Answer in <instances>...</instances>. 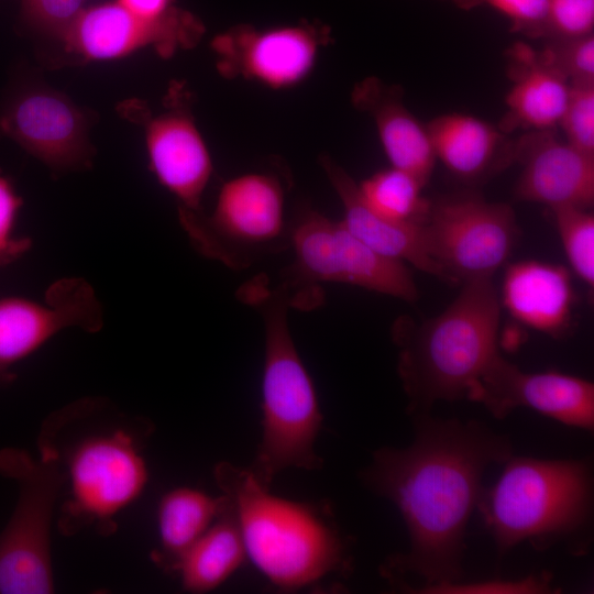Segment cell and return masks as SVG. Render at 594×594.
Segmentation results:
<instances>
[{
    "label": "cell",
    "mask_w": 594,
    "mask_h": 594,
    "mask_svg": "<svg viewBox=\"0 0 594 594\" xmlns=\"http://www.w3.org/2000/svg\"><path fill=\"white\" fill-rule=\"evenodd\" d=\"M473 2L474 0H463ZM513 21L514 26L529 35H544L549 0H476Z\"/></svg>",
    "instance_id": "obj_33"
},
{
    "label": "cell",
    "mask_w": 594,
    "mask_h": 594,
    "mask_svg": "<svg viewBox=\"0 0 594 594\" xmlns=\"http://www.w3.org/2000/svg\"><path fill=\"white\" fill-rule=\"evenodd\" d=\"M84 0H22V15L34 29L63 40L81 11Z\"/></svg>",
    "instance_id": "obj_29"
},
{
    "label": "cell",
    "mask_w": 594,
    "mask_h": 594,
    "mask_svg": "<svg viewBox=\"0 0 594 594\" xmlns=\"http://www.w3.org/2000/svg\"><path fill=\"white\" fill-rule=\"evenodd\" d=\"M213 476L243 539L246 558L277 588L298 591L353 569L350 539L331 506L271 493L249 468L218 463Z\"/></svg>",
    "instance_id": "obj_2"
},
{
    "label": "cell",
    "mask_w": 594,
    "mask_h": 594,
    "mask_svg": "<svg viewBox=\"0 0 594 594\" xmlns=\"http://www.w3.org/2000/svg\"><path fill=\"white\" fill-rule=\"evenodd\" d=\"M573 293L566 271L538 261L507 267L503 305L518 321L556 337L568 327Z\"/></svg>",
    "instance_id": "obj_22"
},
{
    "label": "cell",
    "mask_w": 594,
    "mask_h": 594,
    "mask_svg": "<svg viewBox=\"0 0 594 594\" xmlns=\"http://www.w3.org/2000/svg\"><path fill=\"white\" fill-rule=\"evenodd\" d=\"M515 162L522 172L515 187L518 200L551 209H590L594 202V156L554 135V130L528 131L515 140Z\"/></svg>",
    "instance_id": "obj_15"
},
{
    "label": "cell",
    "mask_w": 594,
    "mask_h": 594,
    "mask_svg": "<svg viewBox=\"0 0 594 594\" xmlns=\"http://www.w3.org/2000/svg\"><path fill=\"white\" fill-rule=\"evenodd\" d=\"M559 125L564 131L566 143L594 156V84H570Z\"/></svg>",
    "instance_id": "obj_27"
},
{
    "label": "cell",
    "mask_w": 594,
    "mask_h": 594,
    "mask_svg": "<svg viewBox=\"0 0 594 594\" xmlns=\"http://www.w3.org/2000/svg\"><path fill=\"white\" fill-rule=\"evenodd\" d=\"M358 187L367 208L392 221L421 222L430 206L421 194L424 185L395 167L372 175Z\"/></svg>",
    "instance_id": "obj_25"
},
{
    "label": "cell",
    "mask_w": 594,
    "mask_h": 594,
    "mask_svg": "<svg viewBox=\"0 0 594 594\" xmlns=\"http://www.w3.org/2000/svg\"><path fill=\"white\" fill-rule=\"evenodd\" d=\"M0 473L19 487L14 510L0 534V593L47 594L54 591L51 529L65 472L48 441L38 458L18 449L0 451Z\"/></svg>",
    "instance_id": "obj_6"
},
{
    "label": "cell",
    "mask_w": 594,
    "mask_h": 594,
    "mask_svg": "<svg viewBox=\"0 0 594 594\" xmlns=\"http://www.w3.org/2000/svg\"><path fill=\"white\" fill-rule=\"evenodd\" d=\"M557 229L575 274L591 288L594 285V217L590 209H552Z\"/></svg>",
    "instance_id": "obj_26"
},
{
    "label": "cell",
    "mask_w": 594,
    "mask_h": 594,
    "mask_svg": "<svg viewBox=\"0 0 594 594\" xmlns=\"http://www.w3.org/2000/svg\"><path fill=\"white\" fill-rule=\"evenodd\" d=\"M175 0H118L130 12L146 19H160L174 9Z\"/></svg>",
    "instance_id": "obj_34"
},
{
    "label": "cell",
    "mask_w": 594,
    "mask_h": 594,
    "mask_svg": "<svg viewBox=\"0 0 594 594\" xmlns=\"http://www.w3.org/2000/svg\"><path fill=\"white\" fill-rule=\"evenodd\" d=\"M194 249L233 270L289 245L284 187L271 173H248L226 182L210 215L178 210Z\"/></svg>",
    "instance_id": "obj_7"
},
{
    "label": "cell",
    "mask_w": 594,
    "mask_h": 594,
    "mask_svg": "<svg viewBox=\"0 0 594 594\" xmlns=\"http://www.w3.org/2000/svg\"><path fill=\"white\" fill-rule=\"evenodd\" d=\"M593 504L587 460L510 455L496 483L483 490L477 508L504 554L519 542L546 547L586 528Z\"/></svg>",
    "instance_id": "obj_5"
},
{
    "label": "cell",
    "mask_w": 594,
    "mask_h": 594,
    "mask_svg": "<svg viewBox=\"0 0 594 594\" xmlns=\"http://www.w3.org/2000/svg\"><path fill=\"white\" fill-rule=\"evenodd\" d=\"M222 497L223 504L215 521L183 554L173 571L188 592L206 593L217 588L246 559L239 525L227 498Z\"/></svg>",
    "instance_id": "obj_23"
},
{
    "label": "cell",
    "mask_w": 594,
    "mask_h": 594,
    "mask_svg": "<svg viewBox=\"0 0 594 594\" xmlns=\"http://www.w3.org/2000/svg\"><path fill=\"white\" fill-rule=\"evenodd\" d=\"M223 497L180 486L166 492L157 507L158 549L154 560L173 572L183 554L217 518Z\"/></svg>",
    "instance_id": "obj_24"
},
{
    "label": "cell",
    "mask_w": 594,
    "mask_h": 594,
    "mask_svg": "<svg viewBox=\"0 0 594 594\" xmlns=\"http://www.w3.org/2000/svg\"><path fill=\"white\" fill-rule=\"evenodd\" d=\"M466 398L505 418L518 407L531 408L562 424L593 430L594 385L558 372L526 373L499 352L469 389Z\"/></svg>",
    "instance_id": "obj_12"
},
{
    "label": "cell",
    "mask_w": 594,
    "mask_h": 594,
    "mask_svg": "<svg viewBox=\"0 0 594 594\" xmlns=\"http://www.w3.org/2000/svg\"><path fill=\"white\" fill-rule=\"evenodd\" d=\"M202 31L199 21L177 8L163 18L146 19L111 2L84 9L63 41L85 57L112 59L150 45L169 55L194 45Z\"/></svg>",
    "instance_id": "obj_14"
},
{
    "label": "cell",
    "mask_w": 594,
    "mask_h": 594,
    "mask_svg": "<svg viewBox=\"0 0 594 594\" xmlns=\"http://www.w3.org/2000/svg\"><path fill=\"white\" fill-rule=\"evenodd\" d=\"M1 129L54 169L85 165L89 144L85 119L64 96L33 90L19 96L0 120Z\"/></svg>",
    "instance_id": "obj_16"
},
{
    "label": "cell",
    "mask_w": 594,
    "mask_h": 594,
    "mask_svg": "<svg viewBox=\"0 0 594 594\" xmlns=\"http://www.w3.org/2000/svg\"><path fill=\"white\" fill-rule=\"evenodd\" d=\"M238 297L262 316L265 353L262 377V436L249 470L266 487L286 469L319 470L316 441L322 414L314 382L295 346L288 326L293 305L283 284L268 288L263 276L245 283Z\"/></svg>",
    "instance_id": "obj_3"
},
{
    "label": "cell",
    "mask_w": 594,
    "mask_h": 594,
    "mask_svg": "<svg viewBox=\"0 0 594 594\" xmlns=\"http://www.w3.org/2000/svg\"><path fill=\"white\" fill-rule=\"evenodd\" d=\"M66 468L69 495L59 527L67 535L87 526L111 532L116 517L140 497L148 481L147 465L134 438L122 429L77 442Z\"/></svg>",
    "instance_id": "obj_8"
},
{
    "label": "cell",
    "mask_w": 594,
    "mask_h": 594,
    "mask_svg": "<svg viewBox=\"0 0 594 594\" xmlns=\"http://www.w3.org/2000/svg\"><path fill=\"white\" fill-rule=\"evenodd\" d=\"M352 101L374 120L392 167L413 175L425 186L437 158L427 125L406 108L402 89L369 77L354 87Z\"/></svg>",
    "instance_id": "obj_19"
},
{
    "label": "cell",
    "mask_w": 594,
    "mask_h": 594,
    "mask_svg": "<svg viewBox=\"0 0 594 594\" xmlns=\"http://www.w3.org/2000/svg\"><path fill=\"white\" fill-rule=\"evenodd\" d=\"M427 130L436 158L464 180L482 179L515 162V140L479 118L448 113Z\"/></svg>",
    "instance_id": "obj_21"
},
{
    "label": "cell",
    "mask_w": 594,
    "mask_h": 594,
    "mask_svg": "<svg viewBox=\"0 0 594 594\" xmlns=\"http://www.w3.org/2000/svg\"><path fill=\"white\" fill-rule=\"evenodd\" d=\"M429 256L450 283L492 278L518 237L513 209L475 195L430 201L421 221Z\"/></svg>",
    "instance_id": "obj_9"
},
{
    "label": "cell",
    "mask_w": 594,
    "mask_h": 594,
    "mask_svg": "<svg viewBox=\"0 0 594 594\" xmlns=\"http://www.w3.org/2000/svg\"><path fill=\"white\" fill-rule=\"evenodd\" d=\"M293 282L344 283L406 301L418 298L407 266L372 250L341 221L304 208L289 226Z\"/></svg>",
    "instance_id": "obj_10"
},
{
    "label": "cell",
    "mask_w": 594,
    "mask_h": 594,
    "mask_svg": "<svg viewBox=\"0 0 594 594\" xmlns=\"http://www.w3.org/2000/svg\"><path fill=\"white\" fill-rule=\"evenodd\" d=\"M512 87L506 96L507 112L499 129L509 133L554 130L564 111L570 84L551 64L544 51L518 42L507 51Z\"/></svg>",
    "instance_id": "obj_18"
},
{
    "label": "cell",
    "mask_w": 594,
    "mask_h": 594,
    "mask_svg": "<svg viewBox=\"0 0 594 594\" xmlns=\"http://www.w3.org/2000/svg\"><path fill=\"white\" fill-rule=\"evenodd\" d=\"M594 26V0H549L546 34L559 40L592 34Z\"/></svg>",
    "instance_id": "obj_30"
},
{
    "label": "cell",
    "mask_w": 594,
    "mask_h": 594,
    "mask_svg": "<svg viewBox=\"0 0 594 594\" xmlns=\"http://www.w3.org/2000/svg\"><path fill=\"white\" fill-rule=\"evenodd\" d=\"M550 576L547 574L530 575L518 581H484L476 583H463L462 581L430 587H414L409 592L415 593H544L550 592Z\"/></svg>",
    "instance_id": "obj_31"
},
{
    "label": "cell",
    "mask_w": 594,
    "mask_h": 594,
    "mask_svg": "<svg viewBox=\"0 0 594 594\" xmlns=\"http://www.w3.org/2000/svg\"><path fill=\"white\" fill-rule=\"evenodd\" d=\"M414 419V442L376 450L362 473L370 490L398 508L409 534V549L389 556L381 574L393 585L408 575L422 579L421 587L457 583L463 580L466 525L484 490V472L512 455L510 441L477 421L429 413Z\"/></svg>",
    "instance_id": "obj_1"
},
{
    "label": "cell",
    "mask_w": 594,
    "mask_h": 594,
    "mask_svg": "<svg viewBox=\"0 0 594 594\" xmlns=\"http://www.w3.org/2000/svg\"><path fill=\"white\" fill-rule=\"evenodd\" d=\"M21 199L12 184L0 175V264L10 262L21 255L30 245V241L18 238L15 222Z\"/></svg>",
    "instance_id": "obj_32"
},
{
    "label": "cell",
    "mask_w": 594,
    "mask_h": 594,
    "mask_svg": "<svg viewBox=\"0 0 594 594\" xmlns=\"http://www.w3.org/2000/svg\"><path fill=\"white\" fill-rule=\"evenodd\" d=\"M328 40L323 28L308 23L263 30L240 25L215 38L213 50L226 76L286 88L309 74Z\"/></svg>",
    "instance_id": "obj_13"
},
{
    "label": "cell",
    "mask_w": 594,
    "mask_h": 594,
    "mask_svg": "<svg viewBox=\"0 0 594 594\" xmlns=\"http://www.w3.org/2000/svg\"><path fill=\"white\" fill-rule=\"evenodd\" d=\"M146 146L155 176L178 199L179 209L201 211L212 164L191 119L182 111L155 118L146 130Z\"/></svg>",
    "instance_id": "obj_17"
},
{
    "label": "cell",
    "mask_w": 594,
    "mask_h": 594,
    "mask_svg": "<svg viewBox=\"0 0 594 594\" xmlns=\"http://www.w3.org/2000/svg\"><path fill=\"white\" fill-rule=\"evenodd\" d=\"M543 51L569 84H594L593 34L559 40Z\"/></svg>",
    "instance_id": "obj_28"
},
{
    "label": "cell",
    "mask_w": 594,
    "mask_h": 594,
    "mask_svg": "<svg viewBox=\"0 0 594 594\" xmlns=\"http://www.w3.org/2000/svg\"><path fill=\"white\" fill-rule=\"evenodd\" d=\"M463 283L458 297L438 316L419 326L405 319L394 326L397 372L410 415L429 413L438 400L466 398L498 353L501 300L492 278Z\"/></svg>",
    "instance_id": "obj_4"
},
{
    "label": "cell",
    "mask_w": 594,
    "mask_h": 594,
    "mask_svg": "<svg viewBox=\"0 0 594 594\" xmlns=\"http://www.w3.org/2000/svg\"><path fill=\"white\" fill-rule=\"evenodd\" d=\"M102 324V306L92 286L80 277L55 280L42 300L0 297V382L59 332L78 328L94 333Z\"/></svg>",
    "instance_id": "obj_11"
},
{
    "label": "cell",
    "mask_w": 594,
    "mask_h": 594,
    "mask_svg": "<svg viewBox=\"0 0 594 594\" xmlns=\"http://www.w3.org/2000/svg\"><path fill=\"white\" fill-rule=\"evenodd\" d=\"M321 165L342 202V222L356 238L383 256L408 262L425 273L449 282L428 254L421 222H398L380 217L363 202L358 184L341 166L329 156L321 157Z\"/></svg>",
    "instance_id": "obj_20"
}]
</instances>
